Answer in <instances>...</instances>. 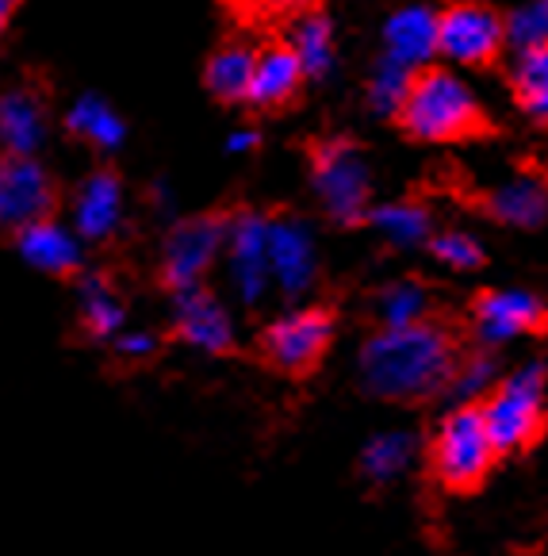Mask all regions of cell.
I'll list each match as a JSON object with an SVG mask.
<instances>
[{
  "instance_id": "obj_23",
  "label": "cell",
  "mask_w": 548,
  "mask_h": 556,
  "mask_svg": "<svg viewBox=\"0 0 548 556\" xmlns=\"http://www.w3.org/2000/svg\"><path fill=\"white\" fill-rule=\"evenodd\" d=\"M66 131L74 135V139L89 142L92 150H100V154H107V150H115L119 142H124V119L112 112V108L104 104L100 97H85L74 104V112L66 115Z\"/></svg>"
},
{
  "instance_id": "obj_27",
  "label": "cell",
  "mask_w": 548,
  "mask_h": 556,
  "mask_svg": "<svg viewBox=\"0 0 548 556\" xmlns=\"http://www.w3.org/2000/svg\"><path fill=\"white\" fill-rule=\"evenodd\" d=\"M124 323V300L104 277H89L81 288V327L89 338H107Z\"/></svg>"
},
{
  "instance_id": "obj_4",
  "label": "cell",
  "mask_w": 548,
  "mask_h": 556,
  "mask_svg": "<svg viewBox=\"0 0 548 556\" xmlns=\"http://www.w3.org/2000/svg\"><path fill=\"white\" fill-rule=\"evenodd\" d=\"M499 457H525L548 434V368L525 365L480 400Z\"/></svg>"
},
{
  "instance_id": "obj_19",
  "label": "cell",
  "mask_w": 548,
  "mask_h": 556,
  "mask_svg": "<svg viewBox=\"0 0 548 556\" xmlns=\"http://www.w3.org/2000/svg\"><path fill=\"white\" fill-rule=\"evenodd\" d=\"M12 242H16L20 257H24L27 265H35L39 273H47V277L74 280L77 273H81V250H77V242L69 238V230H62L54 219H42V223H31V227L16 230Z\"/></svg>"
},
{
  "instance_id": "obj_11",
  "label": "cell",
  "mask_w": 548,
  "mask_h": 556,
  "mask_svg": "<svg viewBox=\"0 0 548 556\" xmlns=\"http://www.w3.org/2000/svg\"><path fill=\"white\" fill-rule=\"evenodd\" d=\"M230 273L246 303H257L265 295V285L272 280L269 269V215H257L250 207H234L230 215Z\"/></svg>"
},
{
  "instance_id": "obj_25",
  "label": "cell",
  "mask_w": 548,
  "mask_h": 556,
  "mask_svg": "<svg viewBox=\"0 0 548 556\" xmlns=\"http://www.w3.org/2000/svg\"><path fill=\"white\" fill-rule=\"evenodd\" d=\"M410 453H415V434H407V430L377 434L360 453V476L372 480L377 488H384L395 476H403V468L410 465Z\"/></svg>"
},
{
  "instance_id": "obj_36",
  "label": "cell",
  "mask_w": 548,
  "mask_h": 556,
  "mask_svg": "<svg viewBox=\"0 0 548 556\" xmlns=\"http://www.w3.org/2000/svg\"><path fill=\"white\" fill-rule=\"evenodd\" d=\"M20 4H24V0H0V35H4V27L12 24V16H16Z\"/></svg>"
},
{
  "instance_id": "obj_30",
  "label": "cell",
  "mask_w": 548,
  "mask_h": 556,
  "mask_svg": "<svg viewBox=\"0 0 548 556\" xmlns=\"http://www.w3.org/2000/svg\"><path fill=\"white\" fill-rule=\"evenodd\" d=\"M507 42L514 50L548 47V0H525L507 16Z\"/></svg>"
},
{
  "instance_id": "obj_24",
  "label": "cell",
  "mask_w": 548,
  "mask_h": 556,
  "mask_svg": "<svg viewBox=\"0 0 548 556\" xmlns=\"http://www.w3.org/2000/svg\"><path fill=\"white\" fill-rule=\"evenodd\" d=\"M292 50L300 54L307 77H327L334 70V27L319 12H307V16L295 20L292 27Z\"/></svg>"
},
{
  "instance_id": "obj_1",
  "label": "cell",
  "mask_w": 548,
  "mask_h": 556,
  "mask_svg": "<svg viewBox=\"0 0 548 556\" xmlns=\"http://www.w3.org/2000/svg\"><path fill=\"white\" fill-rule=\"evenodd\" d=\"M464 353V334L445 315L410 327H377L357 357L360 388L384 403H434L449 395Z\"/></svg>"
},
{
  "instance_id": "obj_9",
  "label": "cell",
  "mask_w": 548,
  "mask_h": 556,
  "mask_svg": "<svg viewBox=\"0 0 548 556\" xmlns=\"http://www.w3.org/2000/svg\"><path fill=\"white\" fill-rule=\"evenodd\" d=\"M58 204H62L58 180L31 154L0 157V227H12L16 235L31 223L54 219Z\"/></svg>"
},
{
  "instance_id": "obj_31",
  "label": "cell",
  "mask_w": 548,
  "mask_h": 556,
  "mask_svg": "<svg viewBox=\"0 0 548 556\" xmlns=\"http://www.w3.org/2000/svg\"><path fill=\"white\" fill-rule=\"evenodd\" d=\"M514 97H533V92H545L548 89V47H530V50H518L514 58Z\"/></svg>"
},
{
  "instance_id": "obj_29",
  "label": "cell",
  "mask_w": 548,
  "mask_h": 556,
  "mask_svg": "<svg viewBox=\"0 0 548 556\" xmlns=\"http://www.w3.org/2000/svg\"><path fill=\"white\" fill-rule=\"evenodd\" d=\"M425 250H430L445 269H457V273H475L487 262L483 245L475 242L472 235H464V230H434V238L425 242Z\"/></svg>"
},
{
  "instance_id": "obj_16",
  "label": "cell",
  "mask_w": 548,
  "mask_h": 556,
  "mask_svg": "<svg viewBox=\"0 0 548 556\" xmlns=\"http://www.w3.org/2000/svg\"><path fill=\"white\" fill-rule=\"evenodd\" d=\"M77 230H81L89 242H104L119 227V215H124V177L112 165H97L89 177L81 180L74 200Z\"/></svg>"
},
{
  "instance_id": "obj_32",
  "label": "cell",
  "mask_w": 548,
  "mask_h": 556,
  "mask_svg": "<svg viewBox=\"0 0 548 556\" xmlns=\"http://www.w3.org/2000/svg\"><path fill=\"white\" fill-rule=\"evenodd\" d=\"M115 361H127V365H142V361H150L157 353V338L154 334H131V338H119V342L112 345Z\"/></svg>"
},
{
  "instance_id": "obj_20",
  "label": "cell",
  "mask_w": 548,
  "mask_h": 556,
  "mask_svg": "<svg viewBox=\"0 0 548 556\" xmlns=\"http://www.w3.org/2000/svg\"><path fill=\"white\" fill-rule=\"evenodd\" d=\"M257 70V50L246 42H222L212 50L204 66V85L219 104H246L250 85H254Z\"/></svg>"
},
{
  "instance_id": "obj_8",
  "label": "cell",
  "mask_w": 548,
  "mask_h": 556,
  "mask_svg": "<svg viewBox=\"0 0 548 556\" xmlns=\"http://www.w3.org/2000/svg\"><path fill=\"white\" fill-rule=\"evenodd\" d=\"M507 42V20L480 0H457L442 12V31H437V54L449 66L480 70L492 66Z\"/></svg>"
},
{
  "instance_id": "obj_10",
  "label": "cell",
  "mask_w": 548,
  "mask_h": 556,
  "mask_svg": "<svg viewBox=\"0 0 548 556\" xmlns=\"http://www.w3.org/2000/svg\"><path fill=\"white\" fill-rule=\"evenodd\" d=\"M472 334L480 345H502L514 338L548 334V303L518 288H483L472 295Z\"/></svg>"
},
{
  "instance_id": "obj_34",
  "label": "cell",
  "mask_w": 548,
  "mask_h": 556,
  "mask_svg": "<svg viewBox=\"0 0 548 556\" xmlns=\"http://www.w3.org/2000/svg\"><path fill=\"white\" fill-rule=\"evenodd\" d=\"M311 0H257V9L262 12H277V16H300Z\"/></svg>"
},
{
  "instance_id": "obj_17",
  "label": "cell",
  "mask_w": 548,
  "mask_h": 556,
  "mask_svg": "<svg viewBox=\"0 0 548 556\" xmlns=\"http://www.w3.org/2000/svg\"><path fill=\"white\" fill-rule=\"evenodd\" d=\"M50 104L39 85L0 92V147L4 154H35L47 135Z\"/></svg>"
},
{
  "instance_id": "obj_26",
  "label": "cell",
  "mask_w": 548,
  "mask_h": 556,
  "mask_svg": "<svg viewBox=\"0 0 548 556\" xmlns=\"http://www.w3.org/2000/svg\"><path fill=\"white\" fill-rule=\"evenodd\" d=\"M418 70L403 66L399 58L392 54H380L377 58V70H372L369 77V104L377 115H387V119H395L403 108V100H407L410 85H415Z\"/></svg>"
},
{
  "instance_id": "obj_7",
  "label": "cell",
  "mask_w": 548,
  "mask_h": 556,
  "mask_svg": "<svg viewBox=\"0 0 548 556\" xmlns=\"http://www.w3.org/2000/svg\"><path fill=\"white\" fill-rule=\"evenodd\" d=\"M230 207H215V212H200L192 219H180L169 230L162 250V265H157V285L165 292L180 295L189 288L204 285L207 269L215 265L219 250L230 238Z\"/></svg>"
},
{
  "instance_id": "obj_5",
  "label": "cell",
  "mask_w": 548,
  "mask_h": 556,
  "mask_svg": "<svg viewBox=\"0 0 548 556\" xmlns=\"http://www.w3.org/2000/svg\"><path fill=\"white\" fill-rule=\"evenodd\" d=\"M311 185L334 227H365L372 212V177L360 147L345 135L311 142Z\"/></svg>"
},
{
  "instance_id": "obj_6",
  "label": "cell",
  "mask_w": 548,
  "mask_h": 556,
  "mask_svg": "<svg viewBox=\"0 0 548 556\" xmlns=\"http://www.w3.org/2000/svg\"><path fill=\"white\" fill-rule=\"evenodd\" d=\"M337 334V307L334 303H311L272 319L257 338L262 361L292 380H307L327 361Z\"/></svg>"
},
{
  "instance_id": "obj_2",
  "label": "cell",
  "mask_w": 548,
  "mask_h": 556,
  "mask_svg": "<svg viewBox=\"0 0 548 556\" xmlns=\"http://www.w3.org/2000/svg\"><path fill=\"white\" fill-rule=\"evenodd\" d=\"M395 123L415 142H472L492 135V119L453 70H418Z\"/></svg>"
},
{
  "instance_id": "obj_18",
  "label": "cell",
  "mask_w": 548,
  "mask_h": 556,
  "mask_svg": "<svg viewBox=\"0 0 548 556\" xmlns=\"http://www.w3.org/2000/svg\"><path fill=\"white\" fill-rule=\"evenodd\" d=\"M437 31H442V12L425 4L399 9L384 24V54L399 58L410 70H425V62L437 54Z\"/></svg>"
},
{
  "instance_id": "obj_15",
  "label": "cell",
  "mask_w": 548,
  "mask_h": 556,
  "mask_svg": "<svg viewBox=\"0 0 548 556\" xmlns=\"http://www.w3.org/2000/svg\"><path fill=\"white\" fill-rule=\"evenodd\" d=\"M303 81H307V70H303L292 42H272V47L257 50V70L246 104L254 112H284L288 104L300 100Z\"/></svg>"
},
{
  "instance_id": "obj_3",
  "label": "cell",
  "mask_w": 548,
  "mask_h": 556,
  "mask_svg": "<svg viewBox=\"0 0 548 556\" xmlns=\"http://www.w3.org/2000/svg\"><path fill=\"white\" fill-rule=\"evenodd\" d=\"M425 465L437 488L449 495H475L492 480L499 450L492 442L480 403H453V410L437 422L434 438L425 445Z\"/></svg>"
},
{
  "instance_id": "obj_33",
  "label": "cell",
  "mask_w": 548,
  "mask_h": 556,
  "mask_svg": "<svg viewBox=\"0 0 548 556\" xmlns=\"http://www.w3.org/2000/svg\"><path fill=\"white\" fill-rule=\"evenodd\" d=\"M518 104H522V112L530 115L533 123L548 127V89H545V92H533V97H522Z\"/></svg>"
},
{
  "instance_id": "obj_13",
  "label": "cell",
  "mask_w": 548,
  "mask_h": 556,
  "mask_svg": "<svg viewBox=\"0 0 548 556\" xmlns=\"http://www.w3.org/2000/svg\"><path fill=\"white\" fill-rule=\"evenodd\" d=\"M173 338L177 342H189L204 353L215 357H227L238 353L234 342V327H230V315L204 285L189 288V292L177 295V319H173Z\"/></svg>"
},
{
  "instance_id": "obj_22",
  "label": "cell",
  "mask_w": 548,
  "mask_h": 556,
  "mask_svg": "<svg viewBox=\"0 0 548 556\" xmlns=\"http://www.w3.org/2000/svg\"><path fill=\"white\" fill-rule=\"evenodd\" d=\"M369 227L377 230L384 242L410 250V245H425L434 238V215L422 200H392V204H372L369 212Z\"/></svg>"
},
{
  "instance_id": "obj_35",
  "label": "cell",
  "mask_w": 548,
  "mask_h": 556,
  "mask_svg": "<svg viewBox=\"0 0 548 556\" xmlns=\"http://www.w3.org/2000/svg\"><path fill=\"white\" fill-rule=\"evenodd\" d=\"M257 142H262V135L257 131H238L234 139H230V150H234V154H246V150H254Z\"/></svg>"
},
{
  "instance_id": "obj_14",
  "label": "cell",
  "mask_w": 548,
  "mask_h": 556,
  "mask_svg": "<svg viewBox=\"0 0 548 556\" xmlns=\"http://www.w3.org/2000/svg\"><path fill=\"white\" fill-rule=\"evenodd\" d=\"M269 269L284 295H300L311 288L319 262H315L311 230L295 215H272L269 219Z\"/></svg>"
},
{
  "instance_id": "obj_12",
  "label": "cell",
  "mask_w": 548,
  "mask_h": 556,
  "mask_svg": "<svg viewBox=\"0 0 548 556\" xmlns=\"http://www.w3.org/2000/svg\"><path fill=\"white\" fill-rule=\"evenodd\" d=\"M472 204L495 223L537 230L548 223V173L522 169L518 177H510L507 185H495V189L480 192Z\"/></svg>"
},
{
  "instance_id": "obj_21",
  "label": "cell",
  "mask_w": 548,
  "mask_h": 556,
  "mask_svg": "<svg viewBox=\"0 0 548 556\" xmlns=\"http://www.w3.org/2000/svg\"><path fill=\"white\" fill-rule=\"evenodd\" d=\"M437 315V300L434 288L418 277H403L384 285L372 295V319L380 327H410V323L434 319Z\"/></svg>"
},
{
  "instance_id": "obj_28",
  "label": "cell",
  "mask_w": 548,
  "mask_h": 556,
  "mask_svg": "<svg viewBox=\"0 0 548 556\" xmlns=\"http://www.w3.org/2000/svg\"><path fill=\"white\" fill-rule=\"evenodd\" d=\"M495 384H499V365H495L492 350L480 345V350H468L464 361H460L457 377H453V388H449V400L453 403H480Z\"/></svg>"
}]
</instances>
